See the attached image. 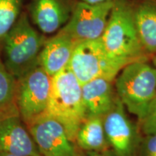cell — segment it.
I'll return each mask as SVG.
<instances>
[{"label": "cell", "instance_id": "20", "mask_svg": "<svg viewBox=\"0 0 156 156\" xmlns=\"http://www.w3.org/2000/svg\"><path fill=\"white\" fill-rule=\"evenodd\" d=\"M83 156H119L116 152L112 149V147H109L108 149L102 150V151H86L85 155Z\"/></svg>", "mask_w": 156, "mask_h": 156}, {"label": "cell", "instance_id": "5", "mask_svg": "<svg viewBox=\"0 0 156 156\" xmlns=\"http://www.w3.org/2000/svg\"><path fill=\"white\" fill-rule=\"evenodd\" d=\"M68 67L81 85L98 77L113 81L123 68L108 54L101 38L77 42Z\"/></svg>", "mask_w": 156, "mask_h": 156}, {"label": "cell", "instance_id": "1", "mask_svg": "<svg viewBox=\"0 0 156 156\" xmlns=\"http://www.w3.org/2000/svg\"><path fill=\"white\" fill-rule=\"evenodd\" d=\"M113 59L123 67L136 61L147 60L134 17L132 0H114L106 28L101 37Z\"/></svg>", "mask_w": 156, "mask_h": 156}, {"label": "cell", "instance_id": "6", "mask_svg": "<svg viewBox=\"0 0 156 156\" xmlns=\"http://www.w3.org/2000/svg\"><path fill=\"white\" fill-rule=\"evenodd\" d=\"M51 80L52 77L38 64L17 80L15 104L26 124L46 114Z\"/></svg>", "mask_w": 156, "mask_h": 156}, {"label": "cell", "instance_id": "17", "mask_svg": "<svg viewBox=\"0 0 156 156\" xmlns=\"http://www.w3.org/2000/svg\"><path fill=\"white\" fill-rule=\"evenodd\" d=\"M16 90L17 80L7 70L0 58V114L16 106Z\"/></svg>", "mask_w": 156, "mask_h": 156}, {"label": "cell", "instance_id": "21", "mask_svg": "<svg viewBox=\"0 0 156 156\" xmlns=\"http://www.w3.org/2000/svg\"><path fill=\"white\" fill-rule=\"evenodd\" d=\"M78 1L83 2L90 4V5H98V4H102L105 2H111L112 0H78Z\"/></svg>", "mask_w": 156, "mask_h": 156}, {"label": "cell", "instance_id": "11", "mask_svg": "<svg viewBox=\"0 0 156 156\" xmlns=\"http://www.w3.org/2000/svg\"><path fill=\"white\" fill-rule=\"evenodd\" d=\"M74 4L72 0H30L28 14L43 34H51L68 22Z\"/></svg>", "mask_w": 156, "mask_h": 156}, {"label": "cell", "instance_id": "7", "mask_svg": "<svg viewBox=\"0 0 156 156\" xmlns=\"http://www.w3.org/2000/svg\"><path fill=\"white\" fill-rule=\"evenodd\" d=\"M113 1L98 5L75 2L68 22L61 30L76 41L101 38L106 28Z\"/></svg>", "mask_w": 156, "mask_h": 156}, {"label": "cell", "instance_id": "22", "mask_svg": "<svg viewBox=\"0 0 156 156\" xmlns=\"http://www.w3.org/2000/svg\"><path fill=\"white\" fill-rule=\"evenodd\" d=\"M0 156H23V155H17L14 154L7 153H0Z\"/></svg>", "mask_w": 156, "mask_h": 156}, {"label": "cell", "instance_id": "24", "mask_svg": "<svg viewBox=\"0 0 156 156\" xmlns=\"http://www.w3.org/2000/svg\"><path fill=\"white\" fill-rule=\"evenodd\" d=\"M38 156H43L42 155H38Z\"/></svg>", "mask_w": 156, "mask_h": 156}, {"label": "cell", "instance_id": "9", "mask_svg": "<svg viewBox=\"0 0 156 156\" xmlns=\"http://www.w3.org/2000/svg\"><path fill=\"white\" fill-rule=\"evenodd\" d=\"M103 121L109 145L117 155L138 156L141 137L119 98L112 110L103 116Z\"/></svg>", "mask_w": 156, "mask_h": 156}, {"label": "cell", "instance_id": "19", "mask_svg": "<svg viewBox=\"0 0 156 156\" xmlns=\"http://www.w3.org/2000/svg\"><path fill=\"white\" fill-rule=\"evenodd\" d=\"M138 156H156V134H145L141 137Z\"/></svg>", "mask_w": 156, "mask_h": 156}, {"label": "cell", "instance_id": "4", "mask_svg": "<svg viewBox=\"0 0 156 156\" xmlns=\"http://www.w3.org/2000/svg\"><path fill=\"white\" fill-rule=\"evenodd\" d=\"M116 80V95L129 112L142 119L156 97V69L147 60L123 67Z\"/></svg>", "mask_w": 156, "mask_h": 156}, {"label": "cell", "instance_id": "10", "mask_svg": "<svg viewBox=\"0 0 156 156\" xmlns=\"http://www.w3.org/2000/svg\"><path fill=\"white\" fill-rule=\"evenodd\" d=\"M22 121L17 106L0 114V153L40 155L36 142Z\"/></svg>", "mask_w": 156, "mask_h": 156}, {"label": "cell", "instance_id": "3", "mask_svg": "<svg viewBox=\"0 0 156 156\" xmlns=\"http://www.w3.org/2000/svg\"><path fill=\"white\" fill-rule=\"evenodd\" d=\"M46 38L34 28L28 12L23 11L4 40V64L17 80L38 65Z\"/></svg>", "mask_w": 156, "mask_h": 156}, {"label": "cell", "instance_id": "15", "mask_svg": "<svg viewBox=\"0 0 156 156\" xmlns=\"http://www.w3.org/2000/svg\"><path fill=\"white\" fill-rule=\"evenodd\" d=\"M75 141L85 151H102L111 147L107 140L103 116H88L78 129Z\"/></svg>", "mask_w": 156, "mask_h": 156}, {"label": "cell", "instance_id": "14", "mask_svg": "<svg viewBox=\"0 0 156 156\" xmlns=\"http://www.w3.org/2000/svg\"><path fill=\"white\" fill-rule=\"evenodd\" d=\"M135 25L148 55L156 54V1L132 0Z\"/></svg>", "mask_w": 156, "mask_h": 156}, {"label": "cell", "instance_id": "13", "mask_svg": "<svg viewBox=\"0 0 156 156\" xmlns=\"http://www.w3.org/2000/svg\"><path fill=\"white\" fill-rule=\"evenodd\" d=\"M81 85L82 95L87 116H103L116 104L118 96L110 80L98 77Z\"/></svg>", "mask_w": 156, "mask_h": 156}, {"label": "cell", "instance_id": "2", "mask_svg": "<svg viewBox=\"0 0 156 156\" xmlns=\"http://www.w3.org/2000/svg\"><path fill=\"white\" fill-rule=\"evenodd\" d=\"M46 114L61 123L70 140L75 141L78 129L87 114L82 85L69 67L52 77Z\"/></svg>", "mask_w": 156, "mask_h": 156}, {"label": "cell", "instance_id": "8", "mask_svg": "<svg viewBox=\"0 0 156 156\" xmlns=\"http://www.w3.org/2000/svg\"><path fill=\"white\" fill-rule=\"evenodd\" d=\"M27 127L43 156H82L64 126L48 114L33 120Z\"/></svg>", "mask_w": 156, "mask_h": 156}, {"label": "cell", "instance_id": "18", "mask_svg": "<svg viewBox=\"0 0 156 156\" xmlns=\"http://www.w3.org/2000/svg\"><path fill=\"white\" fill-rule=\"evenodd\" d=\"M140 123L141 131L144 134H156V97L149 105Z\"/></svg>", "mask_w": 156, "mask_h": 156}, {"label": "cell", "instance_id": "12", "mask_svg": "<svg viewBox=\"0 0 156 156\" xmlns=\"http://www.w3.org/2000/svg\"><path fill=\"white\" fill-rule=\"evenodd\" d=\"M77 41L65 33L58 30L56 35L46 38L38 58V64L50 77L69 65Z\"/></svg>", "mask_w": 156, "mask_h": 156}, {"label": "cell", "instance_id": "16", "mask_svg": "<svg viewBox=\"0 0 156 156\" xmlns=\"http://www.w3.org/2000/svg\"><path fill=\"white\" fill-rule=\"evenodd\" d=\"M25 0H0V48L23 12Z\"/></svg>", "mask_w": 156, "mask_h": 156}, {"label": "cell", "instance_id": "25", "mask_svg": "<svg viewBox=\"0 0 156 156\" xmlns=\"http://www.w3.org/2000/svg\"><path fill=\"white\" fill-rule=\"evenodd\" d=\"M155 1H156V0H155Z\"/></svg>", "mask_w": 156, "mask_h": 156}, {"label": "cell", "instance_id": "23", "mask_svg": "<svg viewBox=\"0 0 156 156\" xmlns=\"http://www.w3.org/2000/svg\"><path fill=\"white\" fill-rule=\"evenodd\" d=\"M153 64H154V67L156 69V54L154 56V58H153Z\"/></svg>", "mask_w": 156, "mask_h": 156}]
</instances>
